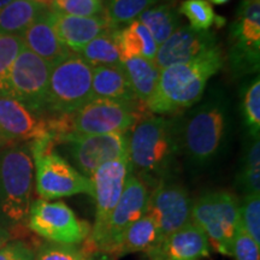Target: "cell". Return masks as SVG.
<instances>
[{
	"label": "cell",
	"mask_w": 260,
	"mask_h": 260,
	"mask_svg": "<svg viewBox=\"0 0 260 260\" xmlns=\"http://www.w3.org/2000/svg\"><path fill=\"white\" fill-rule=\"evenodd\" d=\"M139 21L148 29L158 46L181 27L178 10L169 4L152 6L145 10L139 16Z\"/></svg>",
	"instance_id": "cell-26"
},
{
	"label": "cell",
	"mask_w": 260,
	"mask_h": 260,
	"mask_svg": "<svg viewBox=\"0 0 260 260\" xmlns=\"http://www.w3.org/2000/svg\"><path fill=\"white\" fill-rule=\"evenodd\" d=\"M93 67L80 54H70L52 67L46 111L74 113L93 99Z\"/></svg>",
	"instance_id": "cell-6"
},
{
	"label": "cell",
	"mask_w": 260,
	"mask_h": 260,
	"mask_svg": "<svg viewBox=\"0 0 260 260\" xmlns=\"http://www.w3.org/2000/svg\"><path fill=\"white\" fill-rule=\"evenodd\" d=\"M226 126V103L216 96L198 106L178 126L180 147L195 165H207L218 154Z\"/></svg>",
	"instance_id": "cell-4"
},
{
	"label": "cell",
	"mask_w": 260,
	"mask_h": 260,
	"mask_svg": "<svg viewBox=\"0 0 260 260\" xmlns=\"http://www.w3.org/2000/svg\"><path fill=\"white\" fill-rule=\"evenodd\" d=\"M47 136L51 138L46 119L9 94L0 93V138L4 141H35Z\"/></svg>",
	"instance_id": "cell-16"
},
{
	"label": "cell",
	"mask_w": 260,
	"mask_h": 260,
	"mask_svg": "<svg viewBox=\"0 0 260 260\" xmlns=\"http://www.w3.org/2000/svg\"><path fill=\"white\" fill-rule=\"evenodd\" d=\"M50 18L59 40L76 53L103 32L113 30L105 16L77 17L59 14L50 9Z\"/></svg>",
	"instance_id": "cell-19"
},
{
	"label": "cell",
	"mask_w": 260,
	"mask_h": 260,
	"mask_svg": "<svg viewBox=\"0 0 260 260\" xmlns=\"http://www.w3.org/2000/svg\"><path fill=\"white\" fill-rule=\"evenodd\" d=\"M190 222L209 240L211 248L223 255H232L234 237L240 226V203L229 191H209L191 207Z\"/></svg>",
	"instance_id": "cell-5"
},
{
	"label": "cell",
	"mask_w": 260,
	"mask_h": 260,
	"mask_svg": "<svg viewBox=\"0 0 260 260\" xmlns=\"http://www.w3.org/2000/svg\"><path fill=\"white\" fill-rule=\"evenodd\" d=\"M160 232L154 219L148 213H145L126 229L109 255L111 258H118L132 253H147L160 241Z\"/></svg>",
	"instance_id": "cell-22"
},
{
	"label": "cell",
	"mask_w": 260,
	"mask_h": 260,
	"mask_svg": "<svg viewBox=\"0 0 260 260\" xmlns=\"http://www.w3.org/2000/svg\"><path fill=\"white\" fill-rule=\"evenodd\" d=\"M51 10L68 16L93 17L104 12L102 0H53Z\"/></svg>",
	"instance_id": "cell-34"
},
{
	"label": "cell",
	"mask_w": 260,
	"mask_h": 260,
	"mask_svg": "<svg viewBox=\"0 0 260 260\" xmlns=\"http://www.w3.org/2000/svg\"><path fill=\"white\" fill-rule=\"evenodd\" d=\"M234 260H260V245L242 229H237L232 246V255Z\"/></svg>",
	"instance_id": "cell-36"
},
{
	"label": "cell",
	"mask_w": 260,
	"mask_h": 260,
	"mask_svg": "<svg viewBox=\"0 0 260 260\" xmlns=\"http://www.w3.org/2000/svg\"><path fill=\"white\" fill-rule=\"evenodd\" d=\"M233 38L235 39L236 60L258 68L260 50V0H243L237 19L233 24Z\"/></svg>",
	"instance_id": "cell-18"
},
{
	"label": "cell",
	"mask_w": 260,
	"mask_h": 260,
	"mask_svg": "<svg viewBox=\"0 0 260 260\" xmlns=\"http://www.w3.org/2000/svg\"><path fill=\"white\" fill-rule=\"evenodd\" d=\"M191 207L193 201L186 188L164 181L152 189L146 213L154 219L162 239L190 222Z\"/></svg>",
	"instance_id": "cell-14"
},
{
	"label": "cell",
	"mask_w": 260,
	"mask_h": 260,
	"mask_svg": "<svg viewBox=\"0 0 260 260\" xmlns=\"http://www.w3.org/2000/svg\"><path fill=\"white\" fill-rule=\"evenodd\" d=\"M237 184L245 195L260 194V142L253 138L247 147L241 169L237 175Z\"/></svg>",
	"instance_id": "cell-29"
},
{
	"label": "cell",
	"mask_w": 260,
	"mask_h": 260,
	"mask_svg": "<svg viewBox=\"0 0 260 260\" xmlns=\"http://www.w3.org/2000/svg\"><path fill=\"white\" fill-rule=\"evenodd\" d=\"M223 64L224 54L216 46L193 60L160 70L157 89L146 107L153 113H176L189 109L200 102L207 82Z\"/></svg>",
	"instance_id": "cell-2"
},
{
	"label": "cell",
	"mask_w": 260,
	"mask_h": 260,
	"mask_svg": "<svg viewBox=\"0 0 260 260\" xmlns=\"http://www.w3.org/2000/svg\"><path fill=\"white\" fill-rule=\"evenodd\" d=\"M209 240L189 222L181 229L160 239L146 254L151 260H206L211 256Z\"/></svg>",
	"instance_id": "cell-17"
},
{
	"label": "cell",
	"mask_w": 260,
	"mask_h": 260,
	"mask_svg": "<svg viewBox=\"0 0 260 260\" xmlns=\"http://www.w3.org/2000/svg\"><path fill=\"white\" fill-rule=\"evenodd\" d=\"M27 223L32 233L60 245L79 246L90 234L89 224L77 218L63 201H32Z\"/></svg>",
	"instance_id": "cell-7"
},
{
	"label": "cell",
	"mask_w": 260,
	"mask_h": 260,
	"mask_svg": "<svg viewBox=\"0 0 260 260\" xmlns=\"http://www.w3.org/2000/svg\"><path fill=\"white\" fill-rule=\"evenodd\" d=\"M35 260H89L79 246L47 242L35 254Z\"/></svg>",
	"instance_id": "cell-35"
},
{
	"label": "cell",
	"mask_w": 260,
	"mask_h": 260,
	"mask_svg": "<svg viewBox=\"0 0 260 260\" xmlns=\"http://www.w3.org/2000/svg\"><path fill=\"white\" fill-rule=\"evenodd\" d=\"M34 159L30 146L16 144L0 149V219L16 225L28 220L32 204Z\"/></svg>",
	"instance_id": "cell-3"
},
{
	"label": "cell",
	"mask_w": 260,
	"mask_h": 260,
	"mask_svg": "<svg viewBox=\"0 0 260 260\" xmlns=\"http://www.w3.org/2000/svg\"><path fill=\"white\" fill-rule=\"evenodd\" d=\"M34 159L37 191L42 200H53L59 198L87 194L93 198V183L54 152H42L32 154Z\"/></svg>",
	"instance_id": "cell-9"
},
{
	"label": "cell",
	"mask_w": 260,
	"mask_h": 260,
	"mask_svg": "<svg viewBox=\"0 0 260 260\" xmlns=\"http://www.w3.org/2000/svg\"><path fill=\"white\" fill-rule=\"evenodd\" d=\"M130 171L129 155H125L105 162L90 176L94 189L93 198L95 200V220L93 226H90L88 239L96 251L102 245L107 223L121 198Z\"/></svg>",
	"instance_id": "cell-10"
},
{
	"label": "cell",
	"mask_w": 260,
	"mask_h": 260,
	"mask_svg": "<svg viewBox=\"0 0 260 260\" xmlns=\"http://www.w3.org/2000/svg\"><path fill=\"white\" fill-rule=\"evenodd\" d=\"M217 38L210 30H194L189 25H181L168 40L158 46L153 63L159 70L175 64L187 63L212 50Z\"/></svg>",
	"instance_id": "cell-15"
},
{
	"label": "cell",
	"mask_w": 260,
	"mask_h": 260,
	"mask_svg": "<svg viewBox=\"0 0 260 260\" xmlns=\"http://www.w3.org/2000/svg\"><path fill=\"white\" fill-rule=\"evenodd\" d=\"M116 30H109L93 39L79 53L92 67H121L122 58L116 40Z\"/></svg>",
	"instance_id": "cell-27"
},
{
	"label": "cell",
	"mask_w": 260,
	"mask_h": 260,
	"mask_svg": "<svg viewBox=\"0 0 260 260\" xmlns=\"http://www.w3.org/2000/svg\"><path fill=\"white\" fill-rule=\"evenodd\" d=\"M12 0H0V9H3L4 6H6L9 4V3H11Z\"/></svg>",
	"instance_id": "cell-42"
},
{
	"label": "cell",
	"mask_w": 260,
	"mask_h": 260,
	"mask_svg": "<svg viewBox=\"0 0 260 260\" xmlns=\"http://www.w3.org/2000/svg\"><path fill=\"white\" fill-rule=\"evenodd\" d=\"M0 260H35V254L22 241H9L0 248Z\"/></svg>",
	"instance_id": "cell-37"
},
{
	"label": "cell",
	"mask_w": 260,
	"mask_h": 260,
	"mask_svg": "<svg viewBox=\"0 0 260 260\" xmlns=\"http://www.w3.org/2000/svg\"><path fill=\"white\" fill-rule=\"evenodd\" d=\"M242 109L245 121L249 130L252 132L253 138H259L260 129V81L259 77L247 87L243 94Z\"/></svg>",
	"instance_id": "cell-33"
},
{
	"label": "cell",
	"mask_w": 260,
	"mask_h": 260,
	"mask_svg": "<svg viewBox=\"0 0 260 260\" xmlns=\"http://www.w3.org/2000/svg\"><path fill=\"white\" fill-rule=\"evenodd\" d=\"M212 4H216V5H223V4H226L229 0H210Z\"/></svg>",
	"instance_id": "cell-41"
},
{
	"label": "cell",
	"mask_w": 260,
	"mask_h": 260,
	"mask_svg": "<svg viewBox=\"0 0 260 260\" xmlns=\"http://www.w3.org/2000/svg\"><path fill=\"white\" fill-rule=\"evenodd\" d=\"M149 195L151 188L130 171L121 198L107 223L105 235L98 252L107 255L112 252L126 229L146 213Z\"/></svg>",
	"instance_id": "cell-13"
},
{
	"label": "cell",
	"mask_w": 260,
	"mask_h": 260,
	"mask_svg": "<svg viewBox=\"0 0 260 260\" xmlns=\"http://www.w3.org/2000/svg\"><path fill=\"white\" fill-rule=\"evenodd\" d=\"M178 151V123L175 121L151 116L133 125L128 139L130 170L149 188L170 181Z\"/></svg>",
	"instance_id": "cell-1"
},
{
	"label": "cell",
	"mask_w": 260,
	"mask_h": 260,
	"mask_svg": "<svg viewBox=\"0 0 260 260\" xmlns=\"http://www.w3.org/2000/svg\"><path fill=\"white\" fill-rule=\"evenodd\" d=\"M89 260H115L113 258H111V256L110 255H107V254H99L98 256H94V258H92V259H89Z\"/></svg>",
	"instance_id": "cell-39"
},
{
	"label": "cell",
	"mask_w": 260,
	"mask_h": 260,
	"mask_svg": "<svg viewBox=\"0 0 260 260\" xmlns=\"http://www.w3.org/2000/svg\"><path fill=\"white\" fill-rule=\"evenodd\" d=\"M116 40L121 52L122 63L129 58H145L153 60L157 54V42L139 19L130 22L125 28L117 29Z\"/></svg>",
	"instance_id": "cell-23"
},
{
	"label": "cell",
	"mask_w": 260,
	"mask_h": 260,
	"mask_svg": "<svg viewBox=\"0 0 260 260\" xmlns=\"http://www.w3.org/2000/svg\"><path fill=\"white\" fill-rule=\"evenodd\" d=\"M178 14L186 16L189 27L194 30H209L218 16L214 14L212 5L207 0H184L181 3Z\"/></svg>",
	"instance_id": "cell-30"
},
{
	"label": "cell",
	"mask_w": 260,
	"mask_h": 260,
	"mask_svg": "<svg viewBox=\"0 0 260 260\" xmlns=\"http://www.w3.org/2000/svg\"><path fill=\"white\" fill-rule=\"evenodd\" d=\"M0 141H3V139H2V138H0Z\"/></svg>",
	"instance_id": "cell-43"
},
{
	"label": "cell",
	"mask_w": 260,
	"mask_h": 260,
	"mask_svg": "<svg viewBox=\"0 0 260 260\" xmlns=\"http://www.w3.org/2000/svg\"><path fill=\"white\" fill-rule=\"evenodd\" d=\"M63 141L68 144V153L75 167L89 178L105 162L128 155V138L125 134H73Z\"/></svg>",
	"instance_id": "cell-12"
},
{
	"label": "cell",
	"mask_w": 260,
	"mask_h": 260,
	"mask_svg": "<svg viewBox=\"0 0 260 260\" xmlns=\"http://www.w3.org/2000/svg\"><path fill=\"white\" fill-rule=\"evenodd\" d=\"M10 239H11L10 233L3 226H0V248H2L3 246H5L6 243L10 241Z\"/></svg>",
	"instance_id": "cell-38"
},
{
	"label": "cell",
	"mask_w": 260,
	"mask_h": 260,
	"mask_svg": "<svg viewBox=\"0 0 260 260\" xmlns=\"http://www.w3.org/2000/svg\"><path fill=\"white\" fill-rule=\"evenodd\" d=\"M34 2H37V3H39V4L46 6V8L50 9L51 5H52V3H53V0H34Z\"/></svg>",
	"instance_id": "cell-40"
},
{
	"label": "cell",
	"mask_w": 260,
	"mask_h": 260,
	"mask_svg": "<svg viewBox=\"0 0 260 260\" xmlns=\"http://www.w3.org/2000/svg\"><path fill=\"white\" fill-rule=\"evenodd\" d=\"M24 47L48 64L54 65L69 57L71 51L59 40L50 18V9L21 35Z\"/></svg>",
	"instance_id": "cell-20"
},
{
	"label": "cell",
	"mask_w": 260,
	"mask_h": 260,
	"mask_svg": "<svg viewBox=\"0 0 260 260\" xmlns=\"http://www.w3.org/2000/svg\"><path fill=\"white\" fill-rule=\"evenodd\" d=\"M51 70L52 65L24 47L10 70L3 93L15 98L35 115L46 111Z\"/></svg>",
	"instance_id": "cell-8"
},
{
	"label": "cell",
	"mask_w": 260,
	"mask_h": 260,
	"mask_svg": "<svg viewBox=\"0 0 260 260\" xmlns=\"http://www.w3.org/2000/svg\"><path fill=\"white\" fill-rule=\"evenodd\" d=\"M23 48L21 35L0 34V93L4 92L10 70Z\"/></svg>",
	"instance_id": "cell-31"
},
{
	"label": "cell",
	"mask_w": 260,
	"mask_h": 260,
	"mask_svg": "<svg viewBox=\"0 0 260 260\" xmlns=\"http://www.w3.org/2000/svg\"><path fill=\"white\" fill-rule=\"evenodd\" d=\"M240 225L260 245V194L245 195L240 204Z\"/></svg>",
	"instance_id": "cell-32"
},
{
	"label": "cell",
	"mask_w": 260,
	"mask_h": 260,
	"mask_svg": "<svg viewBox=\"0 0 260 260\" xmlns=\"http://www.w3.org/2000/svg\"><path fill=\"white\" fill-rule=\"evenodd\" d=\"M93 99L135 104L136 98L121 67H94L92 80Z\"/></svg>",
	"instance_id": "cell-21"
},
{
	"label": "cell",
	"mask_w": 260,
	"mask_h": 260,
	"mask_svg": "<svg viewBox=\"0 0 260 260\" xmlns=\"http://www.w3.org/2000/svg\"><path fill=\"white\" fill-rule=\"evenodd\" d=\"M161 0H107L104 8V16L113 29L121 24L135 21L145 10H147Z\"/></svg>",
	"instance_id": "cell-28"
},
{
	"label": "cell",
	"mask_w": 260,
	"mask_h": 260,
	"mask_svg": "<svg viewBox=\"0 0 260 260\" xmlns=\"http://www.w3.org/2000/svg\"><path fill=\"white\" fill-rule=\"evenodd\" d=\"M139 119L134 104L92 99L73 113V134H125Z\"/></svg>",
	"instance_id": "cell-11"
},
{
	"label": "cell",
	"mask_w": 260,
	"mask_h": 260,
	"mask_svg": "<svg viewBox=\"0 0 260 260\" xmlns=\"http://www.w3.org/2000/svg\"><path fill=\"white\" fill-rule=\"evenodd\" d=\"M122 68L136 100L147 105L157 89L160 70L153 60L145 58H129L123 61Z\"/></svg>",
	"instance_id": "cell-24"
},
{
	"label": "cell",
	"mask_w": 260,
	"mask_h": 260,
	"mask_svg": "<svg viewBox=\"0 0 260 260\" xmlns=\"http://www.w3.org/2000/svg\"><path fill=\"white\" fill-rule=\"evenodd\" d=\"M47 10L34 0H12L0 9V34L22 35Z\"/></svg>",
	"instance_id": "cell-25"
}]
</instances>
